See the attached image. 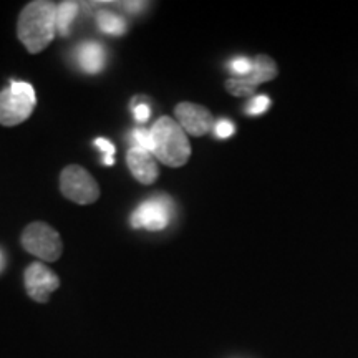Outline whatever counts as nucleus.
<instances>
[{
    "label": "nucleus",
    "instance_id": "obj_13",
    "mask_svg": "<svg viewBox=\"0 0 358 358\" xmlns=\"http://www.w3.org/2000/svg\"><path fill=\"white\" fill-rule=\"evenodd\" d=\"M96 24L98 29L101 30L103 34L106 35H115V37H120L127 32V22H124L122 17L116 15V13L110 10H101L96 13Z\"/></svg>",
    "mask_w": 358,
    "mask_h": 358
},
{
    "label": "nucleus",
    "instance_id": "obj_17",
    "mask_svg": "<svg viewBox=\"0 0 358 358\" xmlns=\"http://www.w3.org/2000/svg\"><path fill=\"white\" fill-rule=\"evenodd\" d=\"M131 110H133V116L138 123H146L148 118H150V105L145 101H141L140 96H134L133 103H131Z\"/></svg>",
    "mask_w": 358,
    "mask_h": 358
},
{
    "label": "nucleus",
    "instance_id": "obj_16",
    "mask_svg": "<svg viewBox=\"0 0 358 358\" xmlns=\"http://www.w3.org/2000/svg\"><path fill=\"white\" fill-rule=\"evenodd\" d=\"M268 106H271V100H268V96L266 95H259V96H254L252 100L248 103V106H245V111H248V115H262L266 113Z\"/></svg>",
    "mask_w": 358,
    "mask_h": 358
},
{
    "label": "nucleus",
    "instance_id": "obj_15",
    "mask_svg": "<svg viewBox=\"0 0 358 358\" xmlns=\"http://www.w3.org/2000/svg\"><path fill=\"white\" fill-rule=\"evenodd\" d=\"M95 146L100 148V151L103 155V163L106 164V166H113L115 164V153H116V148L113 143H110L106 138H96L95 140Z\"/></svg>",
    "mask_w": 358,
    "mask_h": 358
},
{
    "label": "nucleus",
    "instance_id": "obj_11",
    "mask_svg": "<svg viewBox=\"0 0 358 358\" xmlns=\"http://www.w3.org/2000/svg\"><path fill=\"white\" fill-rule=\"evenodd\" d=\"M106 53L101 43L98 42H85L77 50V64L85 73L96 75L105 69Z\"/></svg>",
    "mask_w": 358,
    "mask_h": 358
},
{
    "label": "nucleus",
    "instance_id": "obj_8",
    "mask_svg": "<svg viewBox=\"0 0 358 358\" xmlns=\"http://www.w3.org/2000/svg\"><path fill=\"white\" fill-rule=\"evenodd\" d=\"M25 290L32 301L47 303L52 292L60 287V279L43 262H32L24 274Z\"/></svg>",
    "mask_w": 358,
    "mask_h": 358
},
{
    "label": "nucleus",
    "instance_id": "obj_14",
    "mask_svg": "<svg viewBox=\"0 0 358 358\" xmlns=\"http://www.w3.org/2000/svg\"><path fill=\"white\" fill-rule=\"evenodd\" d=\"M131 143L134 148H141L151 153V131L150 129L138 127L131 131Z\"/></svg>",
    "mask_w": 358,
    "mask_h": 358
},
{
    "label": "nucleus",
    "instance_id": "obj_5",
    "mask_svg": "<svg viewBox=\"0 0 358 358\" xmlns=\"http://www.w3.org/2000/svg\"><path fill=\"white\" fill-rule=\"evenodd\" d=\"M60 191L66 199L77 204H92L100 198V187L87 169L70 164L60 174Z\"/></svg>",
    "mask_w": 358,
    "mask_h": 358
},
{
    "label": "nucleus",
    "instance_id": "obj_7",
    "mask_svg": "<svg viewBox=\"0 0 358 358\" xmlns=\"http://www.w3.org/2000/svg\"><path fill=\"white\" fill-rule=\"evenodd\" d=\"M252 62V71H250L248 77H232L227 80L226 85H224L231 95L241 98L252 96L254 93H256L259 85L271 82V80L277 78V75H279L277 64L268 55H257Z\"/></svg>",
    "mask_w": 358,
    "mask_h": 358
},
{
    "label": "nucleus",
    "instance_id": "obj_4",
    "mask_svg": "<svg viewBox=\"0 0 358 358\" xmlns=\"http://www.w3.org/2000/svg\"><path fill=\"white\" fill-rule=\"evenodd\" d=\"M20 243L29 254L45 262H55L64 252V243L50 224L35 221L22 232Z\"/></svg>",
    "mask_w": 358,
    "mask_h": 358
},
{
    "label": "nucleus",
    "instance_id": "obj_10",
    "mask_svg": "<svg viewBox=\"0 0 358 358\" xmlns=\"http://www.w3.org/2000/svg\"><path fill=\"white\" fill-rule=\"evenodd\" d=\"M127 163L134 179L138 182H141V185H153L159 176L158 159L155 158L153 153L141 150V148H129L127 153Z\"/></svg>",
    "mask_w": 358,
    "mask_h": 358
},
{
    "label": "nucleus",
    "instance_id": "obj_1",
    "mask_svg": "<svg viewBox=\"0 0 358 358\" xmlns=\"http://www.w3.org/2000/svg\"><path fill=\"white\" fill-rule=\"evenodd\" d=\"M57 35V3L34 0L27 3L17 22V37L29 53H40Z\"/></svg>",
    "mask_w": 358,
    "mask_h": 358
},
{
    "label": "nucleus",
    "instance_id": "obj_6",
    "mask_svg": "<svg viewBox=\"0 0 358 358\" xmlns=\"http://www.w3.org/2000/svg\"><path fill=\"white\" fill-rule=\"evenodd\" d=\"M173 201L164 194L153 196L143 201L131 214V226L134 229H146L151 232L166 229L171 222Z\"/></svg>",
    "mask_w": 358,
    "mask_h": 358
},
{
    "label": "nucleus",
    "instance_id": "obj_20",
    "mask_svg": "<svg viewBox=\"0 0 358 358\" xmlns=\"http://www.w3.org/2000/svg\"><path fill=\"white\" fill-rule=\"evenodd\" d=\"M3 267H6V254H3L2 249H0V272L3 271Z\"/></svg>",
    "mask_w": 358,
    "mask_h": 358
},
{
    "label": "nucleus",
    "instance_id": "obj_2",
    "mask_svg": "<svg viewBox=\"0 0 358 358\" xmlns=\"http://www.w3.org/2000/svg\"><path fill=\"white\" fill-rule=\"evenodd\" d=\"M151 153L169 168H181L191 158V145L185 129L169 116H161L151 127Z\"/></svg>",
    "mask_w": 358,
    "mask_h": 358
},
{
    "label": "nucleus",
    "instance_id": "obj_3",
    "mask_svg": "<svg viewBox=\"0 0 358 358\" xmlns=\"http://www.w3.org/2000/svg\"><path fill=\"white\" fill-rule=\"evenodd\" d=\"M37 106L35 88L27 82L10 80V85L0 92V124L17 127L30 118Z\"/></svg>",
    "mask_w": 358,
    "mask_h": 358
},
{
    "label": "nucleus",
    "instance_id": "obj_12",
    "mask_svg": "<svg viewBox=\"0 0 358 358\" xmlns=\"http://www.w3.org/2000/svg\"><path fill=\"white\" fill-rule=\"evenodd\" d=\"M80 3L73 0H65L57 6V34L66 37L70 34V25L77 19Z\"/></svg>",
    "mask_w": 358,
    "mask_h": 358
},
{
    "label": "nucleus",
    "instance_id": "obj_18",
    "mask_svg": "<svg viewBox=\"0 0 358 358\" xmlns=\"http://www.w3.org/2000/svg\"><path fill=\"white\" fill-rule=\"evenodd\" d=\"M252 66L254 62L249 60V58H236V60L231 62V70L237 78L248 77L250 71H252Z\"/></svg>",
    "mask_w": 358,
    "mask_h": 358
},
{
    "label": "nucleus",
    "instance_id": "obj_19",
    "mask_svg": "<svg viewBox=\"0 0 358 358\" xmlns=\"http://www.w3.org/2000/svg\"><path fill=\"white\" fill-rule=\"evenodd\" d=\"M214 133H216V136L221 138V140H226V138H231L232 134L236 133V127L229 122V120L221 118L219 122L214 123Z\"/></svg>",
    "mask_w": 358,
    "mask_h": 358
},
{
    "label": "nucleus",
    "instance_id": "obj_9",
    "mask_svg": "<svg viewBox=\"0 0 358 358\" xmlns=\"http://www.w3.org/2000/svg\"><path fill=\"white\" fill-rule=\"evenodd\" d=\"M174 115H176L179 127L191 136H204L214 128V116L211 111L204 106L196 105V103H178L176 108H174Z\"/></svg>",
    "mask_w": 358,
    "mask_h": 358
}]
</instances>
